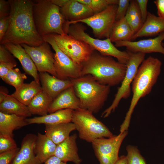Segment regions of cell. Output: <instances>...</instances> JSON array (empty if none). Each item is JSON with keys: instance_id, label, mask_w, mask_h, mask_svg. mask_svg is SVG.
I'll return each instance as SVG.
<instances>
[{"instance_id": "6da1fadb", "label": "cell", "mask_w": 164, "mask_h": 164, "mask_svg": "<svg viewBox=\"0 0 164 164\" xmlns=\"http://www.w3.org/2000/svg\"><path fill=\"white\" fill-rule=\"evenodd\" d=\"M9 1L10 5L9 25L0 44L10 43L36 46L44 43L35 24L33 2L29 0Z\"/></svg>"}, {"instance_id": "7a4b0ae2", "label": "cell", "mask_w": 164, "mask_h": 164, "mask_svg": "<svg viewBox=\"0 0 164 164\" xmlns=\"http://www.w3.org/2000/svg\"><path fill=\"white\" fill-rule=\"evenodd\" d=\"M162 65L159 59L150 56L139 66L132 84V97L128 110L120 125V133L128 130L135 107L141 98L151 92L160 74Z\"/></svg>"}, {"instance_id": "3957f363", "label": "cell", "mask_w": 164, "mask_h": 164, "mask_svg": "<svg viewBox=\"0 0 164 164\" xmlns=\"http://www.w3.org/2000/svg\"><path fill=\"white\" fill-rule=\"evenodd\" d=\"M81 76H92L100 84L110 87L122 81L126 70V64L94 50L89 59L82 64Z\"/></svg>"}, {"instance_id": "277c9868", "label": "cell", "mask_w": 164, "mask_h": 164, "mask_svg": "<svg viewBox=\"0 0 164 164\" xmlns=\"http://www.w3.org/2000/svg\"><path fill=\"white\" fill-rule=\"evenodd\" d=\"M71 80L80 108L93 113L98 112L108 98L110 87L100 84L90 75Z\"/></svg>"}, {"instance_id": "5b68a950", "label": "cell", "mask_w": 164, "mask_h": 164, "mask_svg": "<svg viewBox=\"0 0 164 164\" xmlns=\"http://www.w3.org/2000/svg\"><path fill=\"white\" fill-rule=\"evenodd\" d=\"M33 2L34 20L37 31L41 36L66 34L63 27L66 21L60 7L53 4L50 0Z\"/></svg>"}, {"instance_id": "8992f818", "label": "cell", "mask_w": 164, "mask_h": 164, "mask_svg": "<svg viewBox=\"0 0 164 164\" xmlns=\"http://www.w3.org/2000/svg\"><path fill=\"white\" fill-rule=\"evenodd\" d=\"M86 29V27L81 23H77L69 25L65 32L85 43L101 55L115 57L118 62L126 64L130 58L128 51H121L118 49L109 38L101 40L91 37L85 32Z\"/></svg>"}, {"instance_id": "52a82bcc", "label": "cell", "mask_w": 164, "mask_h": 164, "mask_svg": "<svg viewBox=\"0 0 164 164\" xmlns=\"http://www.w3.org/2000/svg\"><path fill=\"white\" fill-rule=\"evenodd\" d=\"M93 114L81 108L73 111L71 122L74 124L80 138L92 143L98 138L112 137L114 135L109 128Z\"/></svg>"}, {"instance_id": "ba28073f", "label": "cell", "mask_w": 164, "mask_h": 164, "mask_svg": "<svg viewBox=\"0 0 164 164\" xmlns=\"http://www.w3.org/2000/svg\"><path fill=\"white\" fill-rule=\"evenodd\" d=\"M128 51L130 54V58L126 64L125 74L111 104L102 114L101 117L104 118L108 117L115 111L122 99H127L129 97L131 93V84H132L139 66L145 60V54Z\"/></svg>"}, {"instance_id": "9c48e42d", "label": "cell", "mask_w": 164, "mask_h": 164, "mask_svg": "<svg viewBox=\"0 0 164 164\" xmlns=\"http://www.w3.org/2000/svg\"><path fill=\"white\" fill-rule=\"evenodd\" d=\"M44 41L50 45L54 51V66L56 77L62 80L74 79L81 76L82 64L74 62L59 48L53 34L42 37Z\"/></svg>"}, {"instance_id": "30bf717a", "label": "cell", "mask_w": 164, "mask_h": 164, "mask_svg": "<svg viewBox=\"0 0 164 164\" xmlns=\"http://www.w3.org/2000/svg\"><path fill=\"white\" fill-rule=\"evenodd\" d=\"M128 131L117 135L96 139L92 142L93 148L100 164H114L119 156L121 144L128 134Z\"/></svg>"}, {"instance_id": "8fae6325", "label": "cell", "mask_w": 164, "mask_h": 164, "mask_svg": "<svg viewBox=\"0 0 164 164\" xmlns=\"http://www.w3.org/2000/svg\"><path fill=\"white\" fill-rule=\"evenodd\" d=\"M118 6L117 5H110L102 11L76 23H83L89 26L94 36L99 39L109 38L116 22Z\"/></svg>"}, {"instance_id": "7c38bea8", "label": "cell", "mask_w": 164, "mask_h": 164, "mask_svg": "<svg viewBox=\"0 0 164 164\" xmlns=\"http://www.w3.org/2000/svg\"><path fill=\"white\" fill-rule=\"evenodd\" d=\"M60 49L74 62L82 64L90 57L94 50L85 43L65 34H53Z\"/></svg>"}, {"instance_id": "4fadbf2b", "label": "cell", "mask_w": 164, "mask_h": 164, "mask_svg": "<svg viewBox=\"0 0 164 164\" xmlns=\"http://www.w3.org/2000/svg\"><path fill=\"white\" fill-rule=\"evenodd\" d=\"M50 44L44 42L40 45L31 46L21 44L29 55L39 73L46 72L56 77L54 63V53L52 51Z\"/></svg>"}, {"instance_id": "5bb4252c", "label": "cell", "mask_w": 164, "mask_h": 164, "mask_svg": "<svg viewBox=\"0 0 164 164\" xmlns=\"http://www.w3.org/2000/svg\"><path fill=\"white\" fill-rule=\"evenodd\" d=\"M164 32L154 38L140 40L138 41H120L115 42L116 47L124 46L126 50L132 53H159L164 55Z\"/></svg>"}, {"instance_id": "9a60e30c", "label": "cell", "mask_w": 164, "mask_h": 164, "mask_svg": "<svg viewBox=\"0 0 164 164\" xmlns=\"http://www.w3.org/2000/svg\"><path fill=\"white\" fill-rule=\"evenodd\" d=\"M60 9L66 21L63 27L64 31L70 24L76 23L94 14L89 7L77 0H68Z\"/></svg>"}, {"instance_id": "2e32d148", "label": "cell", "mask_w": 164, "mask_h": 164, "mask_svg": "<svg viewBox=\"0 0 164 164\" xmlns=\"http://www.w3.org/2000/svg\"><path fill=\"white\" fill-rule=\"evenodd\" d=\"M36 138L34 134H26L22 140L19 151L10 164H42L34 151Z\"/></svg>"}, {"instance_id": "e0dca14e", "label": "cell", "mask_w": 164, "mask_h": 164, "mask_svg": "<svg viewBox=\"0 0 164 164\" xmlns=\"http://www.w3.org/2000/svg\"><path fill=\"white\" fill-rule=\"evenodd\" d=\"M43 90L53 100L66 89L73 86L71 79L62 80L46 72L39 73Z\"/></svg>"}, {"instance_id": "ac0fdd59", "label": "cell", "mask_w": 164, "mask_h": 164, "mask_svg": "<svg viewBox=\"0 0 164 164\" xmlns=\"http://www.w3.org/2000/svg\"><path fill=\"white\" fill-rule=\"evenodd\" d=\"M3 44L14 56L18 60L25 72L40 83L36 67L29 55L21 44L7 43Z\"/></svg>"}, {"instance_id": "d6986e66", "label": "cell", "mask_w": 164, "mask_h": 164, "mask_svg": "<svg viewBox=\"0 0 164 164\" xmlns=\"http://www.w3.org/2000/svg\"><path fill=\"white\" fill-rule=\"evenodd\" d=\"M77 138V134H74L57 145L54 155L67 163L71 162L75 164H80L82 160L78 154Z\"/></svg>"}, {"instance_id": "ffe728a7", "label": "cell", "mask_w": 164, "mask_h": 164, "mask_svg": "<svg viewBox=\"0 0 164 164\" xmlns=\"http://www.w3.org/2000/svg\"><path fill=\"white\" fill-rule=\"evenodd\" d=\"M80 108V103L73 86L61 93L51 104L49 108L48 113L64 109H70L73 110Z\"/></svg>"}, {"instance_id": "44dd1931", "label": "cell", "mask_w": 164, "mask_h": 164, "mask_svg": "<svg viewBox=\"0 0 164 164\" xmlns=\"http://www.w3.org/2000/svg\"><path fill=\"white\" fill-rule=\"evenodd\" d=\"M73 110L70 109H62L43 116L26 119L28 125L44 124L54 125L71 122Z\"/></svg>"}, {"instance_id": "7402d4cb", "label": "cell", "mask_w": 164, "mask_h": 164, "mask_svg": "<svg viewBox=\"0 0 164 164\" xmlns=\"http://www.w3.org/2000/svg\"><path fill=\"white\" fill-rule=\"evenodd\" d=\"M164 32V19L148 12L145 22L132 37V41L143 36L159 35Z\"/></svg>"}, {"instance_id": "603a6c76", "label": "cell", "mask_w": 164, "mask_h": 164, "mask_svg": "<svg viewBox=\"0 0 164 164\" xmlns=\"http://www.w3.org/2000/svg\"><path fill=\"white\" fill-rule=\"evenodd\" d=\"M34 145V151L37 158L42 162L54 155L56 144L46 135L38 132Z\"/></svg>"}, {"instance_id": "cb8c5ba5", "label": "cell", "mask_w": 164, "mask_h": 164, "mask_svg": "<svg viewBox=\"0 0 164 164\" xmlns=\"http://www.w3.org/2000/svg\"><path fill=\"white\" fill-rule=\"evenodd\" d=\"M75 130V125L72 122L54 125H45V134L56 145L67 138L70 133Z\"/></svg>"}, {"instance_id": "d4e9b609", "label": "cell", "mask_w": 164, "mask_h": 164, "mask_svg": "<svg viewBox=\"0 0 164 164\" xmlns=\"http://www.w3.org/2000/svg\"><path fill=\"white\" fill-rule=\"evenodd\" d=\"M26 118L0 112V134L13 137V131L28 125Z\"/></svg>"}, {"instance_id": "484cf974", "label": "cell", "mask_w": 164, "mask_h": 164, "mask_svg": "<svg viewBox=\"0 0 164 164\" xmlns=\"http://www.w3.org/2000/svg\"><path fill=\"white\" fill-rule=\"evenodd\" d=\"M42 91L40 83L34 80L29 83H24L11 95L28 106L33 98Z\"/></svg>"}, {"instance_id": "4316f807", "label": "cell", "mask_w": 164, "mask_h": 164, "mask_svg": "<svg viewBox=\"0 0 164 164\" xmlns=\"http://www.w3.org/2000/svg\"><path fill=\"white\" fill-rule=\"evenodd\" d=\"M0 112L9 114H14L26 118L32 115L28 106L16 99L8 94L0 103Z\"/></svg>"}, {"instance_id": "83f0119b", "label": "cell", "mask_w": 164, "mask_h": 164, "mask_svg": "<svg viewBox=\"0 0 164 164\" xmlns=\"http://www.w3.org/2000/svg\"><path fill=\"white\" fill-rule=\"evenodd\" d=\"M53 99L43 90L36 95L28 105L32 114L43 116L48 114V110Z\"/></svg>"}, {"instance_id": "f1b7e54d", "label": "cell", "mask_w": 164, "mask_h": 164, "mask_svg": "<svg viewBox=\"0 0 164 164\" xmlns=\"http://www.w3.org/2000/svg\"><path fill=\"white\" fill-rule=\"evenodd\" d=\"M135 34L124 17L116 21L109 38L112 42L120 41H132Z\"/></svg>"}, {"instance_id": "f546056e", "label": "cell", "mask_w": 164, "mask_h": 164, "mask_svg": "<svg viewBox=\"0 0 164 164\" xmlns=\"http://www.w3.org/2000/svg\"><path fill=\"white\" fill-rule=\"evenodd\" d=\"M125 18L135 34L141 28L143 22L136 0H130Z\"/></svg>"}, {"instance_id": "4dcf8cb0", "label": "cell", "mask_w": 164, "mask_h": 164, "mask_svg": "<svg viewBox=\"0 0 164 164\" xmlns=\"http://www.w3.org/2000/svg\"><path fill=\"white\" fill-rule=\"evenodd\" d=\"M27 78L26 74L21 73L19 68H14L9 72L3 80L16 89L22 85Z\"/></svg>"}, {"instance_id": "1f68e13d", "label": "cell", "mask_w": 164, "mask_h": 164, "mask_svg": "<svg viewBox=\"0 0 164 164\" xmlns=\"http://www.w3.org/2000/svg\"><path fill=\"white\" fill-rule=\"evenodd\" d=\"M88 6L94 14L100 12L111 5H117L119 0H77Z\"/></svg>"}, {"instance_id": "d6a6232c", "label": "cell", "mask_w": 164, "mask_h": 164, "mask_svg": "<svg viewBox=\"0 0 164 164\" xmlns=\"http://www.w3.org/2000/svg\"><path fill=\"white\" fill-rule=\"evenodd\" d=\"M126 150L128 164H147L137 147L128 145L127 146Z\"/></svg>"}, {"instance_id": "836d02e7", "label": "cell", "mask_w": 164, "mask_h": 164, "mask_svg": "<svg viewBox=\"0 0 164 164\" xmlns=\"http://www.w3.org/2000/svg\"><path fill=\"white\" fill-rule=\"evenodd\" d=\"M17 148L13 137L0 134V153Z\"/></svg>"}, {"instance_id": "e575fe53", "label": "cell", "mask_w": 164, "mask_h": 164, "mask_svg": "<svg viewBox=\"0 0 164 164\" xmlns=\"http://www.w3.org/2000/svg\"><path fill=\"white\" fill-rule=\"evenodd\" d=\"M130 0H119L116 15V21L124 18L129 7Z\"/></svg>"}, {"instance_id": "d590c367", "label": "cell", "mask_w": 164, "mask_h": 164, "mask_svg": "<svg viewBox=\"0 0 164 164\" xmlns=\"http://www.w3.org/2000/svg\"><path fill=\"white\" fill-rule=\"evenodd\" d=\"M20 148H16L0 153V164H10Z\"/></svg>"}, {"instance_id": "8d00e7d4", "label": "cell", "mask_w": 164, "mask_h": 164, "mask_svg": "<svg viewBox=\"0 0 164 164\" xmlns=\"http://www.w3.org/2000/svg\"><path fill=\"white\" fill-rule=\"evenodd\" d=\"M14 57L3 44H0V63H17Z\"/></svg>"}, {"instance_id": "74e56055", "label": "cell", "mask_w": 164, "mask_h": 164, "mask_svg": "<svg viewBox=\"0 0 164 164\" xmlns=\"http://www.w3.org/2000/svg\"><path fill=\"white\" fill-rule=\"evenodd\" d=\"M9 15L0 17V42L7 32L9 25Z\"/></svg>"}, {"instance_id": "f35d334b", "label": "cell", "mask_w": 164, "mask_h": 164, "mask_svg": "<svg viewBox=\"0 0 164 164\" xmlns=\"http://www.w3.org/2000/svg\"><path fill=\"white\" fill-rule=\"evenodd\" d=\"M143 23L145 22L148 12L147 11L148 0H137Z\"/></svg>"}, {"instance_id": "ab89813d", "label": "cell", "mask_w": 164, "mask_h": 164, "mask_svg": "<svg viewBox=\"0 0 164 164\" xmlns=\"http://www.w3.org/2000/svg\"><path fill=\"white\" fill-rule=\"evenodd\" d=\"M10 10V5L9 0H0V17L9 16Z\"/></svg>"}, {"instance_id": "60d3db41", "label": "cell", "mask_w": 164, "mask_h": 164, "mask_svg": "<svg viewBox=\"0 0 164 164\" xmlns=\"http://www.w3.org/2000/svg\"><path fill=\"white\" fill-rule=\"evenodd\" d=\"M154 2L157 8L158 16L164 19V0H156Z\"/></svg>"}, {"instance_id": "b9f144b4", "label": "cell", "mask_w": 164, "mask_h": 164, "mask_svg": "<svg viewBox=\"0 0 164 164\" xmlns=\"http://www.w3.org/2000/svg\"><path fill=\"white\" fill-rule=\"evenodd\" d=\"M44 164H67V162L62 161L58 157L53 155L46 160Z\"/></svg>"}, {"instance_id": "7bdbcfd3", "label": "cell", "mask_w": 164, "mask_h": 164, "mask_svg": "<svg viewBox=\"0 0 164 164\" xmlns=\"http://www.w3.org/2000/svg\"><path fill=\"white\" fill-rule=\"evenodd\" d=\"M9 91L4 86H1L0 88V103L5 99L7 96L9 94Z\"/></svg>"}, {"instance_id": "ee69618b", "label": "cell", "mask_w": 164, "mask_h": 164, "mask_svg": "<svg viewBox=\"0 0 164 164\" xmlns=\"http://www.w3.org/2000/svg\"><path fill=\"white\" fill-rule=\"evenodd\" d=\"M50 1L53 4L61 8L65 5L68 0H50Z\"/></svg>"}, {"instance_id": "f6af8a7d", "label": "cell", "mask_w": 164, "mask_h": 164, "mask_svg": "<svg viewBox=\"0 0 164 164\" xmlns=\"http://www.w3.org/2000/svg\"><path fill=\"white\" fill-rule=\"evenodd\" d=\"M114 164H128L126 156L122 155L119 157Z\"/></svg>"}]
</instances>
